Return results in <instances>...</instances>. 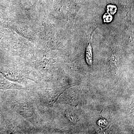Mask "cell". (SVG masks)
<instances>
[{
	"mask_svg": "<svg viewBox=\"0 0 134 134\" xmlns=\"http://www.w3.org/2000/svg\"><path fill=\"white\" fill-rule=\"evenodd\" d=\"M96 29L92 32L91 35L88 39L87 46L86 47V52H85V59H86V62L88 65L91 66H93V53H92L91 40L92 36L93 35V32Z\"/></svg>",
	"mask_w": 134,
	"mask_h": 134,
	"instance_id": "1",
	"label": "cell"
},
{
	"mask_svg": "<svg viewBox=\"0 0 134 134\" xmlns=\"http://www.w3.org/2000/svg\"><path fill=\"white\" fill-rule=\"evenodd\" d=\"M117 8L115 5H109L107 7V13L111 15H114L117 12Z\"/></svg>",
	"mask_w": 134,
	"mask_h": 134,
	"instance_id": "2",
	"label": "cell"
},
{
	"mask_svg": "<svg viewBox=\"0 0 134 134\" xmlns=\"http://www.w3.org/2000/svg\"><path fill=\"white\" fill-rule=\"evenodd\" d=\"M103 19L105 23H110L112 21L113 17L109 13H106L103 16Z\"/></svg>",
	"mask_w": 134,
	"mask_h": 134,
	"instance_id": "3",
	"label": "cell"
}]
</instances>
